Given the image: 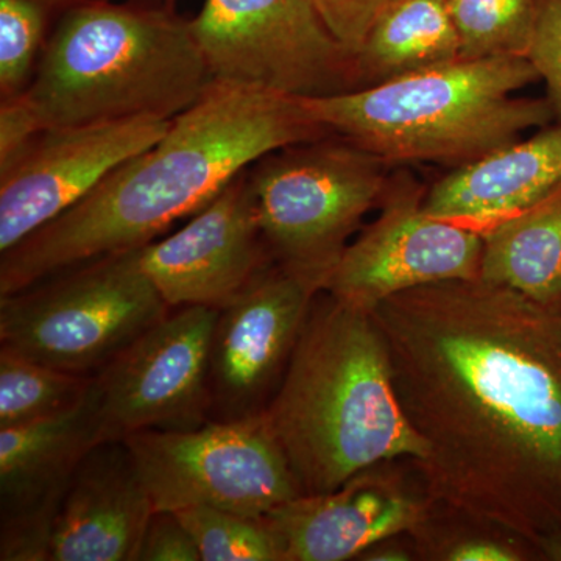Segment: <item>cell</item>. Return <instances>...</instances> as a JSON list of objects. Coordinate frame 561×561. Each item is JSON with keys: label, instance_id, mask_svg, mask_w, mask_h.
I'll return each instance as SVG.
<instances>
[{"label": "cell", "instance_id": "obj_1", "mask_svg": "<svg viewBox=\"0 0 561 561\" xmlns=\"http://www.w3.org/2000/svg\"><path fill=\"white\" fill-rule=\"evenodd\" d=\"M371 313L432 500L538 551L561 529V316L481 278L401 291Z\"/></svg>", "mask_w": 561, "mask_h": 561}, {"label": "cell", "instance_id": "obj_2", "mask_svg": "<svg viewBox=\"0 0 561 561\" xmlns=\"http://www.w3.org/2000/svg\"><path fill=\"white\" fill-rule=\"evenodd\" d=\"M300 99L214 80L150 149L0 257V295L83 262L142 249L262 158L328 135Z\"/></svg>", "mask_w": 561, "mask_h": 561}, {"label": "cell", "instance_id": "obj_3", "mask_svg": "<svg viewBox=\"0 0 561 561\" xmlns=\"http://www.w3.org/2000/svg\"><path fill=\"white\" fill-rule=\"evenodd\" d=\"M264 419L302 494L339 489L382 461L426 456L394 389L370 311L320 291Z\"/></svg>", "mask_w": 561, "mask_h": 561}, {"label": "cell", "instance_id": "obj_4", "mask_svg": "<svg viewBox=\"0 0 561 561\" xmlns=\"http://www.w3.org/2000/svg\"><path fill=\"white\" fill-rule=\"evenodd\" d=\"M537 81L529 58L491 57L300 102L321 127L387 164L437 162L456 169L556 119L548 98L515 95Z\"/></svg>", "mask_w": 561, "mask_h": 561}, {"label": "cell", "instance_id": "obj_5", "mask_svg": "<svg viewBox=\"0 0 561 561\" xmlns=\"http://www.w3.org/2000/svg\"><path fill=\"white\" fill-rule=\"evenodd\" d=\"M214 79L190 22L106 3L73 7L21 92L39 131L102 122L175 119Z\"/></svg>", "mask_w": 561, "mask_h": 561}, {"label": "cell", "instance_id": "obj_6", "mask_svg": "<svg viewBox=\"0 0 561 561\" xmlns=\"http://www.w3.org/2000/svg\"><path fill=\"white\" fill-rule=\"evenodd\" d=\"M171 309L142 271L140 249L119 251L0 295V346L94 376Z\"/></svg>", "mask_w": 561, "mask_h": 561}, {"label": "cell", "instance_id": "obj_7", "mask_svg": "<svg viewBox=\"0 0 561 561\" xmlns=\"http://www.w3.org/2000/svg\"><path fill=\"white\" fill-rule=\"evenodd\" d=\"M320 140L262 158L250 184L272 260L323 290L351 236L381 206L391 179L387 162L348 140Z\"/></svg>", "mask_w": 561, "mask_h": 561}, {"label": "cell", "instance_id": "obj_8", "mask_svg": "<svg viewBox=\"0 0 561 561\" xmlns=\"http://www.w3.org/2000/svg\"><path fill=\"white\" fill-rule=\"evenodd\" d=\"M122 442L154 511L214 507L261 518L302 494L264 413L210 420L194 431H142Z\"/></svg>", "mask_w": 561, "mask_h": 561}, {"label": "cell", "instance_id": "obj_9", "mask_svg": "<svg viewBox=\"0 0 561 561\" xmlns=\"http://www.w3.org/2000/svg\"><path fill=\"white\" fill-rule=\"evenodd\" d=\"M190 25L214 80L294 99L359 90L313 0H205Z\"/></svg>", "mask_w": 561, "mask_h": 561}, {"label": "cell", "instance_id": "obj_10", "mask_svg": "<svg viewBox=\"0 0 561 561\" xmlns=\"http://www.w3.org/2000/svg\"><path fill=\"white\" fill-rule=\"evenodd\" d=\"M217 316L219 309L205 306L180 308L95 373L102 443L142 431H194L213 419L209 360Z\"/></svg>", "mask_w": 561, "mask_h": 561}, {"label": "cell", "instance_id": "obj_11", "mask_svg": "<svg viewBox=\"0 0 561 561\" xmlns=\"http://www.w3.org/2000/svg\"><path fill=\"white\" fill-rule=\"evenodd\" d=\"M424 195L409 176L391 180L381 214L348 243L323 291L371 312L401 291L479 278L481 232L430 216Z\"/></svg>", "mask_w": 561, "mask_h": 561}, {"label": "cell", "instance_id": "obj_12", "mask_svg": "<svg viewBox=\"0 0 561 561\" xmlns=\"http://www.w3.org/2000/svg\"><path fill=\"white\" fill-rule=\"evenodd\" d=\"M320 291L316 280L271 261L219 309L210 342L213 419L265 412Z\"/></svg>", "mask_w": 561, "mask_h": 561}, {"label": "cell", "instance_id": "obj_13", "mask_svg": "<svg viewBox=\"0 0 561 561\" xmlns=\"http://www.w3.org/2000/svg\"><path fill=\"white\" fill-rule=\"evenodd\" d=\"M171 122L138 117L39 131L0 168V254L87 197L122 162L150 149Z\"/></svg>", "mask_w": 561, "mask_h": 561}, {"label": "cell", "instance_id": "obj_14", "mask_svg": "<svg viewBox=\"0 0 561 561\" xmlns=\"http://www.w3.org/2000/svg\"><path fill=\"white\" fill-rule=\"evenodd\" d=\"M434 502L412 459H400L365 468L328 493L300 494L264 518L280 561H346L415 529Z\"/></svg>", "mask_w": 561, "mask_h": 561}, {"label": "cell", "instance_id": "obj_15", "mask_svg": "<svg viewBox=\"0 0 561 561\" xmlns=\"http://www.w3.org/2000/svg\"><path fill=\"white\" fill-rule=\"evenodd\" d=\"M99 443L94 378L72 411L0 427V560L49 561L51 534L70 482Z\"/></svg>", "mask_w": 561, "mask_h": 561}, {"label": "cell", "instance_id": "obj_16", "mask_svg": "<svg viewBox=\"0 0 561 561\" xmlns=\"http://www.w3.org/2000/svg\"><path fill=\"white\" fill-rule=\"evenodd\" d=\"M273 261L242 172L175 234L140 249V265L171 308L221 309Z\"/></svg>", "mask_w": 561, "mask_h": 561}, {"label": "cell", "instance_id": "obj_17", "mask_svg": "<svg viewBox=\"0 0 561 561\" xmlns=\"http://www.w3.org/2000/svg\"><path fill=\"white\" fill-rule=\"evenodd\" d=\"M153 513L125 442L99 443L70 482L51 534L49 561H138Z\"/></svg>", "mask_w": 561, "mask_h": 561}, {"label": "cell", "instance_id": "obj_18", "mask_svg": "<svg viewBox=\"0 0 561 561\" xmlns=\"http://www.w3.org/2000/svg\"><path fill=\"white\" fill-rule=\"evenodd\" d=\"M561 186V122L491 151L438 180L423 208L482 232L537 205Z\"/></svg>", "mask_w": 561, "mask_h": 561}, {"label": "cell", "instance_id": "obj_19", "mask_svg": "<svg viewBox=\"0 0 561 561\" xmlns=\"http://www.w3.org/2000/svg\"><path fill=\"white\" fill-rule=\"evenodd\" d=\"M482 239L479 278L561 316V186Z\"/></svg>", "mask_w": 561, "mask_h": 561}, {"label": "cell", "instance_id": "obj_20", "mask_svg": "<svg viewBox=\"0 0 561 561\" xmlns=\"http://www.w3.org/2000/svg\"><path fill=\"white\" fill-rule=\"evenodd\" d=\"M460 60L446 0H398L373 25L356 55L360 88Z\"/></svg>", "mask_w": 561, "mask_h": 561}, {"label": "cell", "instance_id": "obj_21", "mask_svg": "<svg viewBox=\"0 0 561 561\" xmlns=\"http://www.w3.org/2000/svg\"><path fill=\"white\" fill-rule=\"evenodd\" d=\"M92 378L58 370L0 346V427L72 411L87 398Z\"/></svg>", "mask_w": 561, "mask_h": 561}, {"label": "cell", "instance_id": "obj_22", "mask_svg": "<svg viewBox=\"0 0 561 561\" xmlns=\"http://www.w3.org/2000/svg\"><path fill=\"white\" fill-rule=\"evenodd\" d=\"M411 535L420 560H541L537 548L518 535L438 502Z\"/></svg>", "mask_w": 561, "mask_h": 561}, {"label": "cell", "instance_id": "obj_23", "mask_svg": "<svg viewBox=\"0 0 561 561\" xmlns=\"http://www.w3.org/2000/svg\"><path fill=\"white\" fill-rule=\"evenodd\" d=\"M460 60L527 57L538 0H446Z\"/></svg>", "mask_w": 561, "mask_h": 561}, {"label": "cell", "instance_id": "obj_24", "mask_svg": "<svg viewBox=\"0 0 561 561\" xmlns=\"http://www.w3.org/2000/svg\"><path fill=\"white\" fill-rule=\"evenodd\" d=\"M197 542L202 561H280L278 540L264 516L214 507L176 511Z\"/></svg>", "mask_w": 561, "mask_h": 561}, {"label": "cell", "instance_id": "obj_25", "mask_svg": "<svg viewBox=\"0 0 561 561\" xmlns=\"http://www.w3.org/2000/svg\"><path fill=\"white\" fill-rule=\"evenodd\" d=\"M55 0H0V91H24Z\"/></svg>", "mask_w": 561, "mask_h": 561}, {"label": "cell", "instance_id": "obj_26", "mask_svg": "<svg viewBox=\"0 0 561 561\" xmlns=\"http://www.w3.org/2000/svg\"><path fill=\"white\" fill-rule=\"evenodd\" d=\"M527 58L545 81L556 119L561 122V0H538Z\"/></svg>", "mask_w": 561, "mask_h": 561}, {"label": "cell", "instance_id": "obj_27", "mask_svg": "<svg viewBox=\"0 0 561 561\" xmlns=\"http://www.w3.org/2000/svg\"><path fill=\"white\" fill-rule=\"evenodd\" d=\"M398 0H313L324 24L356 60L375 22Z\"/></svg>", "mask_w": 561, "mask_h": 561}, {"label": "cell", "instance_id": "obj_28", "mask_svg": "<svg viewBox=\"0 0 561 561\" xmlns=\"http://www.w3.org/2000/svg\"><path fill=\"white\" fill-rule=\"evenodd\" d=\"M138 561H202V556L175 512L154 511L140 542Z\"/></svg>", "mask_w": 561, "mask_h": 561}, {"label": "cell", "instance_id": "obj_29", "mask_svg": "<svg viewBox=\"0 0 561 561\" xmlns=\"http://www.w3.org/2000/svg\"><path fill=\"white\" fill-rule=\"evenodd\" d=\"M38 133V125L20 94L3 99L0 106V168H5Z\"/></svg>", "mask_w": 561, "mask_h": 561}, {"label": "cell", "instance_id": "obj_30", "mask_svg": "<svg viewBox=\"0 0 561 561\" xmlns=\"http://www.w3.org/2000/svg\"><path fill=\"white\" fill-rule=\"evenodd\" d=\"M359 561H415L420 560L411 531L390 535L373 542L359 553Z\"/></svg>", "mask_w": 561, "mask_h": 561}, {"label": "cell", "instance_id": "obj_31", "mask_svg": "<svg viewBox=\"0 0 561 561\" xmlns=\"http://www.w3.org/2000/svg\"><path fill=\"white\" fill-rule=\"evenodd\" d=\"M538 552H540L541 560L561 561V529L546 538L538 548Z\"/></svg>", "mask_w": 561, "mask_h": 561}]
</instances>
